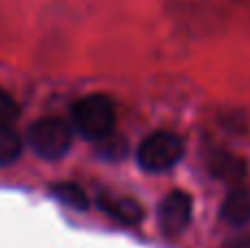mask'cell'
Returning <instances> with one entry per match:
<instances>
[{"label": "cell", "instance_id": "obj_7", "mask_svg": "<svg viewBox=\"0 0 250 248\" xmlns=\"http://www.w3.org/2000/svg\"><path fill=\"white\" fill-rule=\"evenodd\" d=\"M24 141L11 125H0V167L13 165L22 154Z\"/></svg>", "mask_w": 250, "mask_h": 248}, {"label": "cell", "instance_id": "obj_9", "mask_svg": "<svg viewBox=\"0 0 250 248\" xmlns=\"http://www.w3.org/2000/svg\"><path fill=\"white\" fill-rule=\"evenodd\" d=\"M18 117V103L0 88V125H11V121Z\"/></svg>", "mask_w": 250, "mask_h": 248}, {"label": "cell", "instance_id": "obj_2", "mask_svg": "<svg viewBox=\"0 0 250 248\" xmlns=\"http://www.w3.org/2000/svg\"><path fill=\"white\" fill-rule=\"evenodd\" d=\"M185 156V143L173 132H154L138 145V165L149 174H160L176 167Z\"/></svg>", "mask_w": 250, "mask_h": 248}, {"label": "cell", "instance_id": "obj_10", "mask_svg": "<svg viewBox=\"0 0 250 248\" xmlns=\"http://www.w3.org/2000/svg\"><path fill=\"white\" fill-rule=\"evenodd\" d=\"M224 248H250V233H246V235H237V237H233V240H229Z\"/></svg>", "mask_w": 250, "mask_h": 248}, {"label": "cell", "instance_id": "obj_6", "mask_svg": "<svg viewBox=\"0 0 250 248\" xmlns=\"http://www.w3.org/2000/svg\"><path fill=\"white\" fill-rule=\"evenodd\" d=\"M99 207L105 215L114 218L121 224H138L143 218V209L129 198H117V196H101Z\"/></svg>", "mask_w": 250, "mask_h": 248}, {"label": "cell", "instance_id": "obj_3", "mask_svg": "<svg viewBox=\"0 0 250 248\" xmlns=\"http://www.w3.org/2000/svg\"><path fill=\"white\" fill-rule=\"evenodd\" d=\"M26 141H29L31 149H33L40 158L57 161V158H62L70 149L73 132H70L68 123H64L62 119L46 117V119L35 121L33 125L29 127Z\"/></svg>", "mask_w": 250, "mask_h": 248}, {"label": "cell", "instance_id": "obj_5", "mask_svg": "<svg viewBox=\"0 0 250 248\" xmlns=\"http://www.w3.org/2000/svg\"><path fill=\"white\" fill-rule=\"evenodd\" d=\"M222 220L233 227L250 224V193L246 189H233L222 202Z\"/></svg>", "mask_w": 250, "mask_h": 248}, {"label": "cell", "instance_id": "obj_1", "mask_svg": "<svg viewBox=\"0 0 250 248\" xmlns=\"http://www.w3.org/2000/svg\"><path fill=\"white\" fill-rule=\"evenodd\" d=\"M117 123V110L110 97L88 95L73 105V125L83 139L104 141L112 134Z\"/></svg>", "mask_w": 250, "mask_h": 248}, {"label": "cell", "instance_id": "obj_4", "mask_svg": "<svg viewBox=\"0 0 250 248\" xmlns=\"http://www.w3.org/2000/svg\"><path fill=\"white\" fill-rule=\"evenodd\" d=\"M191 198L185 191H171L165 196V200L160 202V227L167 235H178L182 233L191 222Z\"/></svg>", "mask_w": 250, "mask_h": 248}, {"label": "cell", "instance_id": "obj_8", "mask_svg": "<svg viewBox=\"0 0 250 248\" xmlns=\"http://www.w3.org/2000/svg\"><path fill=\"white\" fill-rule=\"evenodd\" d=\"M53 196H55L57 200H62L64 205L73 207V209H88V205H90V200H88V196L83 193V189L73 183H57L55 187H53Z\"/></svg>", "mask_w": 250, "mask_h": 248}]
</instances>
